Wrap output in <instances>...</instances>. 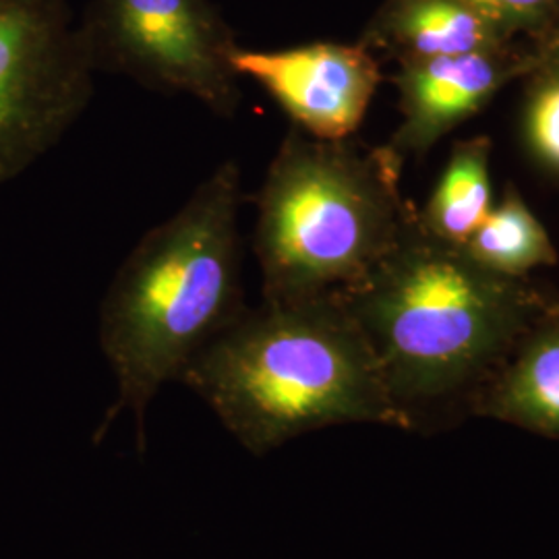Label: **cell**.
Masks as SVG:
<instances>
[{
    "instance_id": "obj_10",
    "label": "cell",
    "mask_w": 559,
    "mask_h": 559,
    "mask_svg": "<svg viewBox=\"0 0 559 559\" xmlns=\"http://www.w3.org/2000/svg\"><path fill=\"white\" fill-rule=\"evenodd\" d=\"M508 40L460 0H392L362 44L381 46L408 62L501 50Z\"/></svg>"
},
{
    "instance_id": "obj_13",
    "label": "cell",
    "mask_w": 559,
    "mask_h": 559,
    "mask_svg": "<svg viewBox=\"0 0 559 559\" xmlns=\"http://www.w3.org/2000/svg\"><path fill=\"white\" fill-rule=\"evenodd\" d=\"M524 106V141L540 166L559 175V73L537 71Z\"/></svg>"
},
{
    "instance_id": "obj_11",
    "label": "cell",
    "mask_w": 559,
    "mask_h": 559,
    "mask_svg": "<svg viewBox=\"0 0 559 559\" xmlns=\"http://www.w3.org/2000/svg\"><path fill=\"white\" fill-rule=\"evenodd\" d=\"M491 141L485 135L454 145L431 198L419 212L420 226L438 239L464 245L493 210Z\"/></svg>"
},
{
    "instance_id": "obj_9",
    "label": "cell",
    "mask_w": 559,
    "mask_h": 559,
    "mask_svg": "<svg viewBox=\"0 0 559 559\" xmlns=\"http://www.w3.org/2000/svg\"><path fill=\"white\" fill-rule=\"evenodd\" d=\"M475 413L559 440V316L520 340L480 385Z\"/></svg>"
},
{
    "instance_id": "obj_5",
    "label": "cell",
    "mask_w": 559,
    "mask_h": 559,
    "mask_svg": "<svg viewBox=\"0 0 559 559\" xmlns=\"http://www.w3.org/2000/svg\"><path fill=\"white\" fill-rule=\"evenodd\" d=\"M80 34L94 73L195 98L224 119L239 110L237 41L210 0H92Z\"/></svg>"
},
{
    "instance_id": "obj_2",
    "label": "cell",
    "mask_w": 559,
    "mask_h": 559,
    "mask_svg": "<svg viewBox=\"0 0 559 559\" xmlns=\"http://www.w3.org/2000/svg\"><path fill=\"white\" fill-rule=\"evenodd\" d=\"M179 381L258 459L334 425L408 429L380 362L338 295L261 299L258 307H245Z\"/></svg>"
},
{
    "instance_id": "obj_15",
    "label": "cell",
    "mask_w": 559,
    "mask_h": 559,
    "mask_svg": "<svg viewBox=\"0 0 559 559\" xmlns=\"http://www.w3.org/2000/svg\"><path fill=\"white\" fill-rule=\"evenodd\" d=\"M533 57H535V62H537L535 73L537 71L559 73V29L556 32V36L540 48V52L533 55Z\"/></svg>"
},
{
    "instance_id": "obj_7",
    "label": "cell",
    "mask_w": 559,
    "mask_h": 559,
    "mask_svg": "<svg viewBox=\"0 0 559 559\" xmlns=\"http://www.w3.org/2000/svg\"><path fill=\"white\" fill-rule=\"evenodd\" d=\"M239 78L260 83L295 127L318 140H346L359 129L381 83L365 44L318 41L286 50L230 52Z\"/></svg>"
},
{
    "instance_id": "obj_14",
    "label": "cell",
    "mask_w": 559,
    "mask_h": 559,
    "mask_svg": "<svg viewBox=\"0 0 559 559\" xmlns=\"http://www.w3.org/2000/svg\"><path fill=\"white\" fill-rule=\"evenodd\" d=\"M491 21L508 38L540 27L556 11L558 0H460Z\"/></svg>"
},
{
    "instance_id": "obj_4",
    "label": "cell",
    "mask_w": 559,
    "mask_h": 559,
    "mask_svg": "<svg viewBox=\"0 0 559 559\" xmlns=\"http://www.w3.org/2000/svg\"><path fill=\"white\" fill-rule=\"evenodd\" d=\"M385 145L318 140L290 127L258 193L253 253L263 300L340 295L380 263L417 218Z\"/></svg>"
},
{
    "instance_id": "obj_1",
    "label": "cell",
    "mask_w": 559,
    "mask_h": 559,
    "mask_svg": "<svg viewBox=\"0 0 559 559\" xmlns=\"http://www.w3.org/2000/svg\"><path fill=\"white\" fill-rule=\"evenodd\" d=\"M338 299L408 429L420 411L480 388L520 340L559 316L558 300L528 278L487 270L460 245L429 235L419 212L399 245Z\"/></svg>"
},
{
    "instance_id": "obj_6",
    "label": "cell",
    "mask_w": 559,
    "mask_h": 559,
    "mask_svg": "<svg viewBox=\"0 0 559 559\" xmlns=\"http://www.w3.org/2000/svg\"><path fill=\"white\" fill-rule=\"evenodd\" d=\"M94 75L67 0H0V185L64 138Z\"/></svg>"
},
{
    "instance_id": "obj_12",
    "label": "cell",
    "mask_w": 559,
    "mask_h": 559,
    "mask_svg": "<svg viewBox=\"0 0 559 559\" xmlns=\"http://www.w3.org/2000/svg\"><path fill=\"white\" fill-rule=\"evenodd\" d=\"M460 247L483 267L514 278L559 261L551 237L514 185L506 187L500 203Z\"/></svg>"
},
{
    "instance_id": "obj_3",
    "label": "cell",
    "mask_w": 559,
    "mask_h": 559,
    "mask_svg": "<svg viewBox=\"0 0 559 559\" xmlns=\"http://www.w3.org/2000/svg\"><path fill=\"white\" fill-rule=\"evenodd\" d=\"M240 201L239 164L222 162L122 261L100 307L102 353L117 378V400L96 443L129 411L143 450L150 402L247 307Z\"/></svg>"
},
{
    "instance_id": "obj_8",
    "label": "cell",
    "mask_w": 559,
    "mask_h": 559,
    "mask_svg": "<svg viewBox=\"0 0 559 559\" xmlns=\"http://www.w3.org/2000/svg\"><path fill=\"white\" fill-rule=\"evenodd\" d=\"M535 57L514 59L506 50L408 60L400 64V127L390 147L402 160L427 154L460 122L475 117L508 81L533 75Z\"/></svg>"
}]
</instances>
